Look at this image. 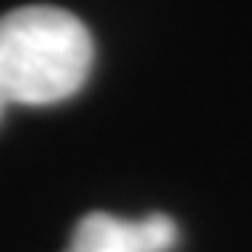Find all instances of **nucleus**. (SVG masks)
<instances>
[{"label": "nucleus", "instance_id": "f257e3e1", "mask_svg": "<svg viewBox=\"0 0 252 252\" xmlns=\"http://www.w3.org/2000/svg\"><path fill=\"white\" fill-rule=\"evenodd\" d=\"M94 42L63 7L32 4L0 14V119L7 105H56L91 74Z\"/></svg>", "mask_w": 252, "mask_h": 252}, {"label": "nucleus", "instance_id": "f03ea898", "mask_svg": "<svg viewBox=\"0 0 252 252\" xmlns=\"http://www.w3.org/2000/svg\"><path fill=\"white\" fill-rule=\"evenodd\" d=\"M67 252H154L140 220H123L116 214L94 210L77 220Z\"/></svg>", "mask_w": 252, "mask_h": 252}]
</instances>
